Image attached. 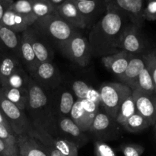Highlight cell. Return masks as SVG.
<instances>
[{"label":"cell","mask_w":156,"mask_h":156,"mask_svg":"<svg viewBox=\"0 0 156 156\" xmlns=\"http://www.w3.org/2000/svg\"><path fill=\"white\" fill-rule=\"evenodd\" d=\"M105 13L93 24L88 38L91 56L97 57H103L119 51L120 38L130 23L123 12L105 0Z\"/></svg>","instance_id":"cell-1"},{"label":"cell","mask_w":156,"mask_h":156,"mask_svg":"<svg viewBox=\"0 0 156 156\" xmlns=\"http://www.w3.org/2000/svg\"><path fill=\"white\" fill-rule=\"evenodd\" d=\"M28 99L24 111L33 126H37L50 134H56V121L52 115L49 93L30 78Z\"/></svg>","instance_id":"cell-2"},{"label":"cell","mask_w":156,"mask_h":156,"mask_svg":"<svg viewBox=\"0 0 156 156\" xmlns=\"http://www.w3.org/2000/svg\"><path fill=\"white\" fill-rule=\"evenodd\" d=\"M32 27L59 49L78 30L56 13L38 18Z\"/></svg>","instance_id":"cell-3"},{"label":"cell","mask_w":156,"mask_h":156,"mask_svg":"<svg viewBox=\"0 0 156 156\" xmlns=\"http://www.w3.org/2000/svg\"><path fill=\"white\" fill-rule=\"evenodd\" d=\"M98 91L103 111L114 119L117 117L122 102L133 92L129 86L122 82H105L101 85Z\"/></svg>","instance_id":"cell-4"},{"label":"cell","mask_w":156,"mask_h":156,"mask_svg":"<svg viewBox=\"0 0 156 156\" xmlns=\"http://www.w3.org/2000/svg\"><path fill=\"white\" fill-rule=\"evenodd\" d=\"M59 50L67 59L81 67L88 66L92 56L88 38L84 37L79 30Z\"/></svg>","instance_id":"cell-5"},{"label":"cell","mask_w":156,"mask_h":156,"mask_svg":"<svg viewBox=\"0 0 156 156\" xmlns=\"http://www.w3.org/2000/svg\"><path fill=\"white\" fill-rule=\"evenodd\" d=\"M120 126L115 119L110 117L104 111L99 110L91 123L88 134L99 141L116 140L120 136Z\"/></svg>","instance_id":"cell-6"},{"label":"cell","mask_w":156,"mask_h":156,"mask_svg":"<svg viewBox=\"0 0 156 156\" xmlns=\"http://www.w3.org/2000/svg\"><path fill=\"white\" fill-rule=\"evenodd\" d=\"M0 109L5 116L11 127L17 136L30 134L33 126L25 111L9 101L0 94Z\"/></svg>","instance_id":"cell-7"},{"label":"cell","mask_w":156,"mask_h":156,"mask_svg":"<svg viewBox=\"0 0 156 156\" xmlns=\"http://www.w3.org/2000/svg\"><path fill=\"white\" fill-rule=\"evenodd\" d=\"M49 93L50 108L55 121L63 117H69L74 105L75 96L68 88L61 85Z\"/></svg>","instance_id":"cell-8"},{"label":"cell","mask_w":156,"mask_h":156,"mask_svg":"<svg viewBox=\"0 0 156 156\" xmlns=\"http://www.w3.org/2000/svg\"><path fill=\"white\" fill-rule=\"evenodd\" d=\"M30 76L47 92L53 91L62 84L60 72L53 62L39 63Z\"/></svg>","instance_id":"cell-9"},{"label":"cell","mask_w":156,"mask_h":156,"mask_svg":"<svg viewBox=\"0 0 156 156\" xmlns=\"http://www.w3.org/2000/svg\"><path fill=\"white\" fill-rule=\"evenodd\" d=\"M41 142L42 144L52 146L66 156H79V147L72 142L56 135L50 134L45 129L37 126H33L29 134Z\"/></svg>","instance_id":"cell-10"},{"label":"cell","mask_w":156,"mask_h":156,"mask_svg":"<svg viewBox=\"0 0 156 156\" xmlns=\"http://www.w3.org/2000/svg\"><path fill=\"white\" fill-rule=\"evenodd\" d=\"M142 28L129 23L122 34L118 45L119 51H124L133 56H143L146 43L141 32Z\"/></svg>","instance_id":"cell-11"},{"label":"cell","mask_w":156,"mask_h":156,"mask_svg":"<svg viewBox=\"0 0 156 156\" xmlns=\"http://www.w3.org/2000/svg\"><path fill=\"white\" fill-rule=\"evenodd\" d=\"M56 135L73 143L79 149L85 146L90 140L88 134L83 132L69 117L56 120Z\"/></svg>","instance_id":"cell-12"},{"label":"cell","mask_w":156,"mask_h":156,"mask_svg":"<svg viewBox=\"0 0 156 156\" xmlns=\"http://www.w3.org/2000/svg\"><path fill=\"white\" fill-rule=\"evenodd\" d=\"M117 8L127 16L132 24L143 27L145 20L143 18L146 0H105Z\"/></svg>","instance_id":"cell-13"},{"label":"cell","mask_w":156,"mask_h":156,"mask_svg":"<svg viewBox=\"0 0 156 156\" xmlns=\"http://www.w3.org/2000/svg\"><path fill=\"white\" fill-rule=\"evenodd\" d=\"M27 31L38 62H53L54 51L50 45V43H48L49 41L32 26L27 29Z\"/></svg>","instance_id":"cell-14"},{"label":"cell","mask_w":156,"mask_h":156,"mask_svg":"<svg viewBox=\"0 0 156 156\" xmlns=\"http://www.w3.org/2000/svg\"><path fill=\"white\" fill-rule=\"evenodd\" d=\"M55 13L77 30L88 27L86 21L72 0H67L56 7Z\"/></svg>","instance_id":"cell-15"},{"label":"cell","mask_w":156,"mask_h":156,"mask_svg":"<svg viewBox=\"0 0 156 156\" xmlns=\"http://www.w3.org/2000/svg\"><path fill=\"white\" fill-rule=\"evenodd\" d=\"M37 18L21 15L12 10L7 9L5 12L0 24L11 29L16 33H23L27 28L31 27Z\"/></svg>","instance_id":"cell-16"},{"label":"cell","mask_w":156,"mask_h":156,"mask_svg":"<svg viewBox=\"0 0 156 156\" xmlns=\"http://www.w3.org/2000/svg\"><path fill=\"white\" fill-rule=\"evenodd\" d=\"M18 59L25 68L28 74L31 75L39 64L36 56L30 44V38L27 30L21 33V44H20L19 52H18Z\"/></svg>","instance_id":"cell-17"},{"label":"cell","mask_w":156,"mask_h":156,"mask_svg":"<svg viewBox=\"0 0 156 156\" xmlns=\"http://www.w3.org/2000/svg\"><path fill=\"white\" fill-rule=\"evenodd\" d=\"M132 95L135 102L136 112L145 117L153 126L156 119V111L152 95L136 90L133 91Z\"/></svg>","instance_id":"cell-18"},{"label":"cell","mask_w":156,"mask_h":156,"mask_svg":"<svg viewBox=\"0 0 156 156\" xmlns=\"http://www.w3.org/2000/svg\"><path fill=\"white\" fill-rule=\"evenodd\" d=\"M133 56L124 51H118L101 57V62L107 69L120 78L126 70Z\"/></svg>","instance_id":"cell-19"},{"label":"cell","mask_w":156,"mask_h":156,"mask_svg":"<svg viewBox=\"0 0 156 156\" xmlns=\"http://www.w3.org/2000/svg\"><path fill=\"white\" fill-rule=\"evenodd\" d=\"M18 149L21 156H49L42 143L29 134L18 136Z\"/></svg>","instance_id":"cell-20"},{"label":"cell","mask_w":156,"mask_h":156,"mask_svg":"<svg viewBox=\"0 0 156 156\" xmlns=\"http://www.w3.org/2000/svg\"><path fill=\"white\" fill-rule=\"evenodd\" d=\"M21 35L0 24V52L13 54L18 58Z\"/></svg>","instance_id":"cell-21"},{"label":"cell","mask_w":156,"mask_h":156,"mask_svg":"<svg viewBox=\"0 0 156 156\" xmlns=\"http://www.w3.org/2000/svg\"><path fill=\"white\" fill-rule=\"evenodd\" d=\"M146 67L143 56H133L128 63L124 73L119 78L120 82L125 84L132 90L142 70Z\"/></svg>","instance_id":"cell-22"},{"label":"cell","mask_w":156,"mask_h":156,"mask_svg":"<svg viewBox=\"0 0 156 156\" xmlns=\"http://www.w3.org/2000/svg\"><path fill=\"white\" fill-rule=\"evenodd\" d=\"M20 66L21 62L16 56L0 52V83L1 87L5 85L8 79Z\"/></svg>","instance_id":"cell-23"},{"label":"cell","mask_w":156,"mask_h":156,"mask_svg":"<svg viewBox=\"0 0 156 156\" xmlns=\"http://www.w3.org/2000/svg\"><path fill=\"white\" fill-rule=\"evenodd\" d=\"M78 10L86 21L88 26L102 11V6H105V0H88L84 2H74Z\"/></svg>","instance_id":"cell-24"},{"label":"cell","mask_w":156,"mask_h":156,"mask_svg":"<svg viewBox=\"0 0 156 156\" xmlns=\"http://www.w3.org/2000/svg\"><path fill=\"white\" fill-rule=\"evenodd\" d=\"M0 94L9 101L24 111L28 99V89L0 87Z\"/></svg>","instance_id":"cell-25"},{"label":"cell","mask_w":156,"mask_h":156,"mask_svg":"<svg viewBox=\"0 0 156 156\" xmlns=\"http://www.w3.org/2000/svg\"><path fill=\"white\" fill-rule=\"evenodd\" d=\"M69 117L83 132L88 133L92 122L90 120L89 117H88L86 112L84 110L82 100L76 99L70 112Z\"/></svg>","instance_id":"cell-26"},{"label":"cell","mask_w":156,"mask_h":156,"mask_svg":"<svg viewBox=\"0 0 156 156\" xmlns=\"http://www.w3.org/2000/svg\"><path fill=\"white\" fill-rule=\"evenodd\" d=\"M30 76L25 69L20 66L17 69L8 79L5 85L3 87L18 88V89H28Z\"/></svg>","instance_id":"cell-27"},{"label":"cell","mask_w":156,"mask_h":156,"mask_svg":"<svg viewBox=\"0 0 156 156\" xmlns=\"http://www.w3.org/2000/svg\"><path fill=\"white\" fill-rule=\"evenodd\" d=\"M139 91L149 95L155 94V88L152 81V76L146 66L142 70L140 76L137 78L135 84L132 88V91Z\"/></svg>","instance_id":"cell-28"},{"label":"cell","mask_w":156,"mask_h":156,"mask_svg":"<svg viewBox=\"0 0 156 156\" xmlns=\"http://www.w3.org/2000/svg\"><path fill=\"white\" fill-rule=\"evenodd\" d=\"M136 113V109L135 102H134L133 97L131 94L126 98L121 103L115 120L117 123L122 126L123 123Z\"/></svg>","instance_id":"cell-29"},{"label":"cell","mask_w":156,"mask_h":156,"mask_svg":"<svg viewBox=\"0 0 156 156\" xmlns=\"http://www.w3.org/2000/svg\"><path fill=\"white\" fill-rule=\"evenodd\" d=\"M150 126H152L151 123L145 117L136 112L123 123L122 127L126 131L135 133L141 132Z\"/></svg>","instance_id":"cell-30"},{"label":"cell","mask_w":156,"mask_h":156,"mask_svg":"<svg viewBox=\"0 0 156 156\" xmlns=\"http://www.w3.org/2000/svg\"><path fill=\"white\" fill-rule=\"evenodd\" d=\"M29 2L31 5L33 14L37 19L56 12V8L48 0H29Z\"/></svg>","instance_id":"cell-31"},{"label":"cell","mask_w":156,"mask_h":156,"mask_svg":"<svg viewBox=\"0 0 156 156\" xmlns=\"http://www.w3.org/2000/svg\"><path fill=\"white\" fill-rule=\"evenodd\" d=\"M0 139L12 149L18 152V136L15 134L12 128L0 124Z\"/></svg>","instance_id":"cell-32"},{"label":"cell","mask_w":156,"mask_h":156,"mask_svg":"<svg viewBox=\"0 0 156 156\" xmlns=\"http://www.w3.org/2000/svg\"><path fill=\"white\" fill-rule=\"evenodd\" d=\"M9 10H12L21 15L35 17L32 12V8L29 0H17L9 6Z\"/></svg>","instance_id":"cell-33"},{"label":"cell","mask_w":156,"mask_h":156,"mask_svg":"<svg viewBox=\"0 0 156 156\" xmlns=\"http://www.w3.org/2000/svg\"><path fill=\"white\" fill-rule=\"evenodd\" d=\"M70 86H71V91L73 92V95L78 100L85 99L87 93L91 87L88 83L82 80L73 81Z\"/></svg>","instance_id":"cell-34"},{"label":"cell","mask_w":156,"mask_h":156,"mask_svg":"<svg viewBox=\"0 0 156 156\" xmlns=\"http://www.w3.org/2000/svg\"><path fill=\"white\" fill-rule=\"evenodd\" d=\"M143 57L145 61L146 68L148 69L151 76H152V81H153L154 85H155L156 94V52H147L144 55H143Z\"/></svg>","instance_id":"cell-35"},{"label":"cell","mask_w":156,"mask_h":156,"mask_svg":"<svg viewBox=\"0 0 156 156\" xmlns=\"http://www.w3.org/2000/svg\"><path fill=\"white\" fill-rule=\"evenodd\" d=\"M94 146L96 156H117L114 149L105 142L95 140Z\"/></svg>","instance_id":"cell-36"},{"label":"cell","mask_w":156,"mask_h":156,"mask_svg":"<svg viewBox=\"0 0 156 156\" xmlns=\"http://www.w3.org/2000/svg\"><path fill=\"white\" fill-rule=\"evenodd\" d=\"M121 150L124 156H142L145 148L140 144L127 143L121 146Z\"/></svg>","instance_id":"cell-37"},{"label":"cell","mask_w":156,"mask_h":156,"mask_svg":"<svg viewBox=\"0 0 156 156\" xmlns=\"http://www.w3.org/2000/svg\"><path fill=\"white\" fill-rule=\"evenodd\" d=\"M145 21H156V0H146L143 10Z\"/></svg>","instance_id":"cell-38"},{"label":"cell","mask_w":156,"mask_h":156,"mask_svg":"<svg viewBox=\"0 0 156 156\" xmlns=\"http://www.w3.org/2000/svg\"><path fill=\"white\" fill-rule=\"evenodd\" d=\"M82 104L84 110L86 112L87 115L89 117L90 120L92 122L94 118L95 117L96 114L99 111L100 105H96L95 103L88 100V99H83V100H82Z\"/></svg>","instance_id":"cell-39"},{"label":"cell","mask_w":156,"mask_h":156,"mask_svg":"<svg viewBox=\"0 0 156 156\" xmlns=\"http://www.w3.org/2000/svg\"><path fill=\"white\" fill-rule=\"evenodd\" d=\"M19 153L0 139V156H18Z\"/></svg>","instance_id":"cell-40"},{"label":"cell","mask_w":156,"mask_h":156,"mask_svg":"<svg viewBox=\"0 0 156 156\" xmlns=\"http://www.w3.org/2000/svg\"><path fill=\"white\" fill-rule=\"evenodd\" d=\"M85 99H88V100L95 103L96 105H100L101 106L100 92H99L98 90H96L95 88H93L92 86H91V88H90V89L88 90Z\"/></svg>","instance_id":"cell-41"},{"label":"cell","mask_w":156,"mask_h":156,"mask_svg":"<svg viewBox=\"0 0 156 156\" xmlns=\"http://www.w3.org/2000/svg\"><path fill=\"white\" fill-rule=\"evenodd\" d=\"M40 143H41V142H40ZM42 145L43 146H44L45 151L47 152V155L49 156H66L62 153H61L59 150H57V149H55V148L52 147V146H47V145H44V144Z\"/></svg>","instance_id":"cell-42"},{"label":"cell","mask_w":156,"mask_h":156,"mask_svg":"<svg viewBox=\"0 0 156 156\" xmlns=\"http://www.w3.org/2000/svg\"><path fill=\"white\" fill-rule=\"evenodd\" d=\"M9 6L8 5H6L5 3H4L0 0V23H1V21L2 19L5 12H6L7 9H9Z\"/></svg>","instance_id":"cell-43"},{"label":"cell","mask_w":156,"mask_h":156,"mask_svg":"<svg viewBox=\"0 0 156 156\" xmlns=\"http://www.w3.org/2000/svg\"><path fill=\"white\" fill-rule=\"evenodd\" d=\"M0 124L3 125V126H8V127L12 128V127H11L10 124H9V121H8V120L6 119L5 114H3L2 111H1V109H0Z\"/></svg>","instance_id":"cell-44"},{"label":"cell","mask_w":156,"mask_h":156,"mask_svg":"<svg viewBox=\"0 0 156 156\" xmlns=\"http://www.w3.org/2000/svg\"><path fill=\"white\" fill-rule=\"evenodd\" d=\"M48 1L50 2L55 8H56L58 7V6L60 5H62V3L65 2L67 0H48Z\"/></svg>","instance_id":"cell-45"},{"label":"cell","mask_w":156,"mask_h":156,"mask_svg":"<svg viewBox=\"0 0 156 156\" xmlns=\"http://www.w3.org/2000/svg\"><path fill=\"white\" fill-rule=\"evenodd\" d=\"M2 2H3L4 3H5L6 5H8L9 6H10L12 3L14 2V0H1Z\"/></svg>","instance_id":"cell-46"},{"label":"cell","mask_w":156,"mask_h":156,"mask_svg":"<svg viewBox=\"0 0 156 156\" xmlns=\"http://www.w3.org/2000/svg\"><path fill=\"white\" fill-rule=\"evenodd\" d=\"M152 100H153L154 105H155V111H156V94L152 95Z\"/></svg>","instance_id":"cell-47"},{"label":"cell","mask_w":156,"mask_h":156,"mask_svg":"<svg viewBox=\"0 0 156 156\" xmlns=\"http://www.w3.org/2000/svg\"><path fill=\"white\" fill-rule=\"evenodd\" d=\"M74 2H84V1H88V0H72Z\"/></svg>","instance_id":"cell-48"},{"label":"cell","mask_w":156,"mask_h":156,"mask_svg":"<svg viewBox=\"0 0 156 156\" xmlns=\"http://www.w3.org/2000/svg\"><path fill=\"white\" fill-rule=\"evenodd\" d=\"M154 127H155V133H156V119H155V123H154Z\"/></svg>","instance_id":"cell-49"},{"label":"cell","mask_w":156,"mask_h":156,"mask_svg":"<svg viewBox=\"0 0 156 156\" xmlns=\"http://www.w3.org/2000/svg\"><path fill=\"white\" fill-rule=\"evenodd\" d=\"M0 87H1V83H0Z\"/></svg>","instance_id":"cell-50"},{"label":"cell","mask_w":156,"mask_h":156,"mask_svg":"<svg viewBox=\"0 0 156 156\" xmlns=\"http://www.w3.org/2000/svg\"><path fill=\"white\" fill-rule=\"evenodd\" d=\"M18 156H21V155H18Z\"/></svg>","instance_id":"cell-51"},{"label":"cell","mask_w":156,"mask_h":156,"mask_svg":"<svg viewBox=\"0 0 156 156\" xmlns=\"http://www.w3.org/2000/svg\"><path fill=\"white\" fill-rule=\"evenodd\" d=\"M155 51H156V49H155Z\"/></svg>","instance_id":"cell-52"},{"label":"cell","mask_w":156,"mask_h":156,"mask_svg":"<svg viewBox=\"0 0 156 156\" xmlns=\"http://www.w3.org/2000/svg\"><path fill=\"white\" fill-rule=\"evenodd\" d=\"M155 52H156V51H155Z\"/></svg>","instance_id":"cell-53"}]
</instances>
